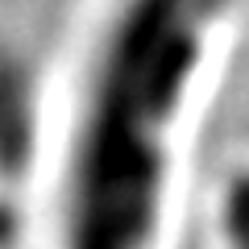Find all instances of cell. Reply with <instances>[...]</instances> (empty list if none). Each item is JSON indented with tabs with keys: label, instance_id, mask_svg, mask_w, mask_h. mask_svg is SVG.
Listing matches in <instances>:
<instances>
[{
	"label": "cell",
	"instance_id": "6da1fadb",
	"mask_svg": "<svg viewBox=\"0 0 249 249\" xmlns=\"http://www.w3.org/2000/svg\"><path fill=\"white\" fill-rule=\"evenodd\" d=\"M9 232H13V216L0 208V241H9Z\"/></svg>",
	"mask_w": 249,
	"mask_h": 249
}]
</instances>
